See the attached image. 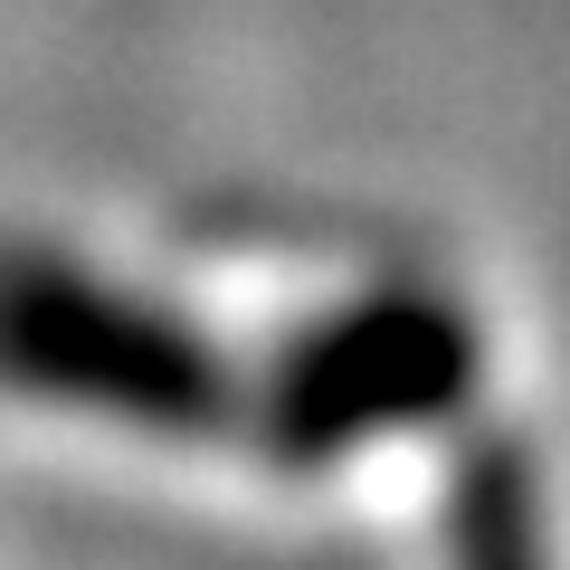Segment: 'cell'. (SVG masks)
Returning a JSON list of instances; mask_svg holds the SVG:
<instances>
[{"mask_svg":"<svg viewBox=\"0 0 570 570\" xmlns=\"http://www.w3.org/2000/svg\"><path fill=\"white\" fill-rule=\"evenodd\" d=\"M494 390V333L448 276H352L247 352L238 448L324 485L400 448H448Z\"/></svg>","mask_w":570,"mask_h":570,"instance_id":"cell-1","label":"cell"},{"mask_svg":"<svg viewBox=\"0 0 570 570\" xmlns=\"http://www.w3.org/2000/svg\"><path fill=\"white\" fill-rule=\"evenodd\" d=\"M0 400L134 448H209L247 419V352L153 276L0 238Z\"/></svg>","mask_w":570,"mask_h":570,"instance_id":"cell-2","label":"cell"},{"mask_svg":"<svg viewBox=\"0 0 570 570\" xmlns=\"http://www.w3.org/2000/svg\"><path fill=\"white\" fill-rule=\"evenodd\" d=\"M438 570H561L542 448L504 409H475L438 475Z\"/></svg>","mask_w":570,"mask_h":570,"instance_id":"cell-3","label":"cell"}]
</instances>
